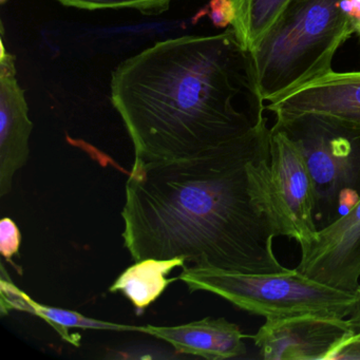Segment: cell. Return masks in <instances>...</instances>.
Here are the masks:
<instances>
[{
  "mask_svg": "<svg viewBox=\"0 0 360 360\" xmlns=\"http://www.w3.org/2000/svg\"><path fill=\"white\" fill-rule=\"evenodd\" d=\"M271 128L263 117L243 138L207 155L134 159L122 210L124 246L136 261L184 258L186 266L245 274L288 271L271 197Z\"/></svg>",
  "mask_w": 360,
  "mask_h": 360,
  "instance_id": "6da1fadb",
  "label": "cell"
},
{
  "mask_svg": "<svg viewBox=\"0 0 360 360\" xmlns=\"http://www.w3.org/2000/svg\"><path fill=\"white\" fill-rule=\"evenodd\" d=\"M110 89L142 161L207 155L243 138L264 117L250 52L231 27L158 41L115 68Z\"/></svg>",
  "mask_w": 360,
  "mask_h": 360,
  "instance_id": "7a4b0ae2",
  "label": "cell"
},
{
  "mask_svg": "<svg viewBox=\"0 0 360 360\" xmlns=\"http://www.w3.org/2000/svg\"><path fill=\"white\" fill-rule=\"evenodd\" d=\"M353 34L347 0H288L250 52L259 98L274 102L332 72L337 50Z\"/></svg>",
  "mask_w": 360,
  "mask_h": 360,
  "instance_id": "3957f363",
  "label": "cell"
},
{
  "mask_svg": "<svg viewBox=\"0 0 360 360\" xmlns=\"http://www.w3.org/2000/svg\"><path fill=\"white\" fill-rule=\"evenodd\" d=\"M178 278L191 292H212L243 311L265 318L304 314L345 318L351 315L356 302L354 292L321 283L297 269L277 274H245L185 266Z\"/></svg>",
  "mask_w": 360,
  "mask_h": 360,
  "instance_id": "277c9868",
  "label": "cell"
},
{
  "mask_svg": "<svg viewBox=\"0 0 360 360\" xmlns=\"http://www.w3.org/2000/svg\"><path fill=\"white\" fill-rule=\"evenodd\" d=\"M275 126L304 155L313 181L317 226L323 229L345 216L360 200V128L316 115L276 122Z\"/></svg>",
  "mask_w": 360,
  "mask_h": 360,
  "instance_id": "5b68a950",
  "label": "cell"
},
{
  "mask_svg": "<svg viewBox=\"0 0 360 360\" xmlns=\"http://www.w3.org/2000/svg\"><path fill=\"white\" fill-rule=\"evenodd\" d=\"M271 187L281 235L300 248L315 240L313 181L302 151L282 128H271Z\"/></svg>",
  "mask_w": 360,
  "mask_h": 360,
  "instance_id": "8992f818",
  "label": "cell"
},
{
  "mask_svg": "<svg viewBox=\"0 0 360 360\" xmlns=\"http://www.w3.org/2000/svg\"><path fill=\"white\" fill-rule=\"evenodd\" d=\"M353 335L345 318L304 314L266 318L252 339L262 359L328 360Z\"/></svg>",
  "mask_w": 360,
  "mask_h": 360,
  "instance_id": "52a82bcc",
  "label": "cell"
},
{
  "mask_svg": "<svg viewBox=\"0 0 360 360\" xmlns=\"http://www.w3.org/2000/svg\"><path fill=\"white\" fill-rule=\"evenodd\" d=\"M300 273L321 283L356 294L360 279V200L315 240L301 248Z\"/></svg>",
  "mask_w": 360,
  "mask_h": 360,
  "instance_id": "ba28073f",
  "label": "cell"
},
{
  "mask_svg": "<svg viewBox=\"0 0 360 360\" xmlns=\"http://www.w3.org/2000/svg\"><path fill=\"white\" fill-rule=\"evenodd\" d=\"M276 122L316 115L360 128V71L332 72L269 103Z\"/></svg>",
  "mask_w": 360,
  "mask_h": 360,
  "instance_id": "9c48e42d",
  "label": "cell"
},
{
  "mask_svg": "<svg viewBox=\"0 0 360 360\" xmlns=\"http://www.w3.org/2000/svg\"><path fill=\"white\" fill-rule=\"evenodd\" d=\"M15 56L1 43L0 58V197L11 193L16 172L28 161L33 123L18 84Z\"/></svg>",
  "mask_w": 360,
  "mask_h": 360,
  "instance_id": "30bf717a",
  "label": "cell"
},
{
  "mask_svg": "<svg viewBox=\"0 0 360 360\" xmlns=\"http://www.w3.org/2000/svg\"><path fill=\"white\" fill-rule=\"evenodd\" d=\"M138 332L169 343L179 353L222 360L246 354L245 335L225 318L206 317L174 326H139Z\"/></svg>",
  "mask_w": 360,
  "mask_h": 360,
  "instance_id": "8fae6325",
  "label": "cell"
},
{
  "mask_svg": "<svg viewBox=\"0 0 360 360\" xmlns=\"http://www.w3.org/2000/svg\"><path fill=\"white\" fill-rule=\"evenodd\" d=\"M186 266L184 258H148L136 261L119 276L109 288L111 292H121L138 311H142L155 302L169 284L179 278L167 276L176 267Z\"/></svg>",
  "mask_w": 360,
  "mask_h": 360,
  "instance_id": "7c38bea8",
  "label": "cell"
},
{
  "mask_svg": "<svg viewBox=\"0 0 360 360\" xmlns=\"http://www.w3.org/2000/svg\"><path fill=\"white\" fill-rule=\"evenodd\" d=\"M235 18L231 28L244 50L252 51L288 0H231Z\"/></svg>",
  "mask_w": 360,
  "mask_h": 360,
  "instance_id": "4fadbf2b",
  "label": "cell"
},
{
  "mask_svg": "<svg viewBox=\"0 0 360 360\" xmlns=\"http://www.w3.org/2000/svg\"><path fill=\"white\" fill-rule=\"evenodd\" d=\"M22 311L33 314L37 317L45 320L49 323L64 340L68 341L75 347L81 345V336L79 334H71L69 328H77L84 330H134L138 332L139 326H125V324L113 323V322L102 321L86 317L77 311L70 309H58L41 304L31 299L25 292V305Z\"/></svg>",
  "mask_w": 360,
  "mask_h": 360,
  "instance_id": "5bb4252c",
  "label": "cell"
},
{
  "mask_svg": "<svg viewBox=\"0 0 360 360\" xmlns=\"http://www.w3.org/2000/svg\"><path fill=\"white\" fill-rule=\"evenodd\" d=\"M66 7L84 10L134 9L144 14H160L169 8L172 0H56Z\"/></svg>",
  "mask_w": 360,
  "mask_h": 360,
  "instance_id": "9a60e30c",
  "label": "cell"
},
{
  "mask_svg": "<svg viewBox=\"0 0 360 360\" xmlns=\"http://www.w3.org/2000/svg\"><path fill=\"white\" fill-rule=\"evenodd\" d=\"M20 241L22 235L16 223L12 219L4 218L0 222V252L4 258L15 269L18 266L14 264L12 259L20 252Z\"/></svg>",
  "mask_w": 360,
  "mask_h": 360,
  "instance_id": "2e32d148",
  "label": "cell"
},
{
  "mask_svg": "<svg viewBox=\"0 0 360 360\" xmlns=\"http://www.w3.org/2000/svg\"><path fill=\"white\" fill-rule=\"evenodd\" d=\"M328 360H360V335H353L341 343Z\"/></svg>",
  "mask_w": 360,
  "mask_h": 360,
  "instance_id": "e0dca14e",
  "label": "cell"
},
{
  "mask_svg": "<svg viewBox=\"0 0 360 360\" xmlns=\"http://www.w3.org/2000/svg\"><path fill=\"white\" fill-rule=\"evenodd\" d=\"M212 18L214 25L219 27L231 26L235 12L231 0H212Z\"/></svg>",
  "mask_w": 360,
  "mask_h": 360,
  "instance_id": "ac0fdd59",
  "label": "cell"
},
{
  "mask_svg": "<svg viewBox=\"0 0 360 360\" xmlns=\"http://www.w3.org/2000/svg\"><path fill=\"white\" fill-rule=\"evenodd\" d=\"M349 322L351 324L354 334L360 335V286L356 292V302L353 311L349 316Z\"/></svg>",
  "mask_w": 360,
  "mask_h": 360,
  "instance_id": "d6986e66",
  "label": "cell"
},
{
  "mask_svg": "<svg viewBox=\"0 0 360 360\" xmlns=\"http://www.w3.org/2000/svg\"><path fill=\"white\" fill-rule=\"evenodd\" d=\"M357 37H358V41H359V46H360V31H359V32L357 33Z\"/></svg>",
  "mask_w": 360,
  "mask_h": 360,
  "instance_id": "ffe728a7",
  "label": "cell"
},
{
  "mask_svg": "<svg viewBox=\"0 0 360 360\" xmlns=\"http://www.w3.org/2000/svg\"><path fill=\"white\" fill-rule=\"evenodd\" d=\"M3 1H4V0H3Z\"/></svg>",
  "mask_w": 360,
  "mask_h": 360,
  "instance_id": "44dd1931",
  "label": "cell"
}]
</instances>
